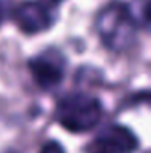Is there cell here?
Returning <instances> with one entry per match:
<instances>
[{
  "instance_id": "cell-6",
  "label": "cell",
  "mask_w": 151,
  "mask_h": 153,
  "mask_svg": "<svg viewBox=\"0 0 151 153\" xmlns=\"http://www.w3.org/2000/svg\"><path fill=\"white\" fill-rule=\"evenodd\" d=\"M37 153H67L65 152V147L58 141V140H53L50 138L48 141H45L40 147V150Z\"/></svg>"
},
{
  "instance_id": "cell-9",
  "label": "cell",
  "mask_w": 151,
  "mask_h": 153,
  "mask_svg": "<svg viewBox=\"0 0 151 153\" xmlns=\"http://www.w3.org/2000/svg\"><path fill=\"white\" fill-rule=\"evenodd\" d=\"M144 1H148V0H144Z\"/></svg>"
},
{
  "instance_id": "cell-8",
  "label": "cell",
  "mask_w": 151,
  "mask_h": 153,
  "mask_svg": "<svg viewBox=\"0 0 151 153\" xmlns=\"http://www.w3.org/2000/svg\"><path fill=\"white\" fill-rule=\"evenodd\" d=\"M46 1H49L50 4H53L55 7H58V6H59V4H61L64 0H46Z\"/></svg>"
},
{
  "instance_id": "cell-2",
  "label": "cell",
  "mask_w": 151,
  "mask_h": 153,
  "mask_svg": "<svg viewBox=\"0 0 151 153\" xmlns=\"http://www.w3.org/2000/svg\"><path fill=\"white\" fill-rule=\"evenodd\" d=\"M105 114L98 95L86 91H70L61 95L53 110L55 122L70 134H88L101 125Z\"/></svg>"
},
{
  "instance_id": "cell-3",
  "label": "cell",
  "mask_w": 151,
  "mask_h": 153,
  "mask_svg": "<svg viewBox=\"0 0 151 153\" xmlns=\"http://www.w3.org/2000/svg\"><path fill=\"white\" fill-rule=\"evenodd\" d=\"M34 85L43 92H53L64 83L68 73V58L58 46H48L27 61Z\"/></svg>"
},
{
  "instance_id": "cell-5",
  "label": "cell",
  "mask_w": 151,
  "mask_h": 153,
  "mask_svg": "<svg viewBox=\"0 0 151 153\" xmlns=\"http://www.w3.org/2000/svg\"><path fill=\"white\" fill-rule=\"evenodd\" d=\"M141 143L136 132L123 123L114 122L102 126L85 146V153H136Z\"/></svg>"
},
{
  "instance_id": "cell-4",
  "label": "cell",
  "mask_w": 151,
  "mask_h": 153,
  "mask_svg": "<svg viewBox=\"0 0 151 153\" xmlns=\"http://www.w3.org/2000/svg\"><path fill=\"white\" fill-rule=\"evenodd\" d=\"M56 9L46 0H22L10 9L9 19L22 34L39 36L56 24Z\"/></svg>"
},
{
  "instance_id": "cell-1",
  "label": "cell",
  "mask_w": 151,
  "mask_h": 153,
  "mask_svg": "<svg viewBox=\"0 0 151 153\" xmlns=\"http://www.w3.org/2000/svg\"><path fill=\"white\" fill-rule=\"evenodd\" d=\"M148 27L141 10L136 12L124 0H110L94 18V30L99 43L113 53L129 52L138 43L141 30L148 31Z\"/></svg>"
},
{
  "instance_id": "cell-7",
  "label": "cell",
  "mask_w": 151,
  "mask_h": 153,
  "mask_svg": "<svg viewBox=\"0 0 151 153\" xmlns=\"http://www.w3.org/2000/svg\"><path fill=\"white\" fill-rule=\"evenodd\" d=\"M4 16H6V10H4V3H3V0H0V25L3 24V21H4Z\"/></svg>"
}]
</instances>
